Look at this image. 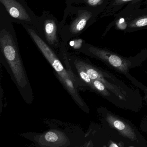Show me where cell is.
Segmentation results:
<instances>
[{
    "mask_svg": "<svg viewBox=\"0 0 147 147\" xmlns=\"http://www.w3.org/2000/svg\"><path fill=\"white\" fill-rule=\"evenodd\" d=\"M12 23L26 24L36 29L39 27V17L36 16L25 0H0Z\"/></svg>",
    "mask_w": 147,
    "mask_h": 147,
    "instance_id": "277c9868",
    "label": "cell"
},
{
    "mask_svg": "<svg viewBox=\"0 0 147 147\" xmlns=\"http://www.w3.org/2000/svg\"><path fill=\"white\" fill-rule=\"evenodd\" d=\"M91 88L100 92H104L105 88L103 83L99 80H92Z\"/></svg>",
    "mask_w": 147,
    "mask_h": 147,
    "instance_id": "9c48e42d",
    "label": "cell"
},
{
    "mask_svg": "<svg viewBox=\"0 0 147 147\" xmlns=\"http://www.w3.org/2000/svg\"><path fill=\"white\" fill-rule=\"evenodd\" d=\"M0 49L1 56L13 82L27 103H30L32 94L22 62L18 38L12 22L4 7L0 6Z\"/></svg>",
    "mask_w": 147,
    "mask_h": 147,
    "instance_id": "6da1fadb",
    "label": "cell"
},
{
    "mask_svg": "<svg viewBox=\"0 0 147 147\" xmlns=\"http://www.w3.org/2000/svg\"><path fill=\"white\" fill-rule=\"evenodd\" d=\"M93 18L90 8L66 5L60 22V35L62 42L79 37L87 28Z\"/></svg>",
    "mask_w": 147,
    "mask_h": 147,
    "instance_id": "3957f363",
    "label": "cell"
},
{
    "mask_svg": "<svg viewBox=\"0 0 147 147\" xmlns=\"http://www.w3.org/2000/svg\"><path fill=\"white\" fill-rule=\"evenodd\" d=\"M24 28L36 46L49 63L58 76L59 80L76 103L85 111L88 108L78 93V82L73 71L65 68L56 52L41 37L36 29L30 26L24 24Z\"/></svg>",
    "mask_w": 147,
    "mask_h": 147,
    "instance_id": "7a4b0ae2",
    "label": "cell"
},
{
    "mask_svg": "<svg viewBox=\"0 0 147 147\" xmlns=\"http://www.w3.org/2000/svg\"><path fill=\"white\" fill-rule=\"evenodd\" d=\"M110 147H118V145H116V144H112L111 145H110Z\"/></svg>",
    "mask_w": 147,
    "mask_h": 147,
    "instance_id": "8fae6325",
    "label": "cell"
},
{
    "mask_svg": "<svg viewBox=\"0 0 147 147\" xmlns=\"http://www.w3.org/2000/svg\"><path fill=\"white\" fill-rule=\"evenodd\" d=\"M147 26V15L140 17L131 21L129 24L130 28H139Z\"/></svg>",
    "mask_w": 147,
    "mask_h": 147,
    "instance_id": "ba28073f",
    "label": "cell"
},
{
    "mask_svg": "<svg viewBox=\"0 0 147 147\" xmlns=\"http://www.w3.org/2000/svg\"><path fill=\"white\" fill-rule=\"evenodd\" d=\"M60 22L48 11H44L39 17L37 32L41 37L54 50L60 52L62 40L60 35Z\"/></svg>",
    "mask_w": 147,
    "mask_h": 147,
    "instance_id": "5b68a950",
    "label": "cell"
},
{
    "mask_svg": "<svg viewBox=\"0 0 147 147\" xmlns=\"http://www.w3.org/2000/svg\"><path fill=\"white\" fill-rule=\"evenodd\" d=\"M37 141L41 146L45 147H65L70 144L64 133L55 130L49 131L39 136Z\"/></svg>",
    "mask_w": 147,
    "mask_h": 147,
    "instance_id": "8992f818",
    "label": "cell"
},
{
    "mask_svg": "<svg viewBox=\"0 0 147 147\" xmlns=\"http://www.w3.org/2000/svg\"><path fill=\"white\" fill-rule=\"evenodd\" d=\"M133 0H115L114 3V5H120L124 4L126 2L132 1Z\"/></svg>",
    "mask_w": 147,
    "mask_h": 147,
    "instance_id": "30bf717a",
    "label": "cell"
},
{
    "mask_svg": "<svg viewBox=\"0 0 147 147\" xmlns=\"http://www.w3.org/2000/svg\"><path fill=\"white\" fill-rule=\"evenodd\" d=\"M105 0H76L77 7L91 8L96 7L102 4Z\"/></svg>",
    "mask_w": 147,
    "mask_h": 147,
    "instance_id": "52a82bcc",
    "label": "cell"
}]
</instances>
